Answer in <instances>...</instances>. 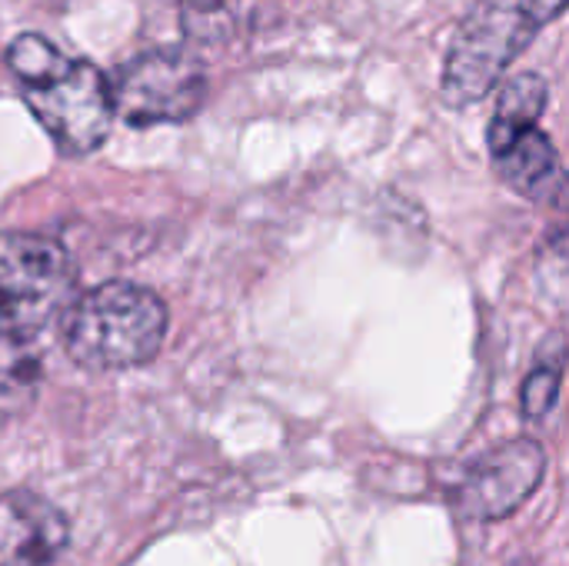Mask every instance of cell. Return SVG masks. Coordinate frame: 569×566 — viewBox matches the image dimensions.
<instances>
[{
    "label": "cell",
    "mask_w": 569,
    "mask_h": 566,
    "mask_svg": "<svg viewBox=\"0 0 569 566\" xmlns=\"http://www.w3.org/2000/svg\"><path fill=\"white\" fill-rule=\"evenodd\" d=\"M7 67L43 130L63 153L97 150L117 117L113 83L80 57L40 33H20L7 47Z\"/></svg>",
    "instance_id": "obj_1"
},
{
    "label": "cell",
    "mask_w": 569,
    "mask_h": 566,
    "mask_svg": "<svg viewBox=\"0 0 569 566\" xmlns=\"http://www.w3.org/2000/svg\"><path fill=\"white\" fill-rule=\"evenodd\" d=\"M167 304L137 284H103L63 314V350L87 370H130L153 360L167 337Z\"/></svg>",
    "instance_id": "obj_2"
},
{
    "label": "cell",
    "mask_w": 569,
    "mask_h": 566,
    "mask_svg": "<svg viewBox=\"0 0 569 566\" xmlns=\"http://www.w3.org/2000/svg\"><path fill=\"white\" fill-rule=\"evenodd\" d=\"M537 30V20L520 0H473L443 63V100L450 107H470L483 100L510 70V63L530 47Z\"/></svg>",
    "instance_id": "obj_3"
},
{
    "label": "cell",
    "mask_w": 569,
    "mask_h": 566,
    "mask_svg": "<svg viewBox=\"0 0 569 566\" xmlns=\"http://www.w3.org/2000/svg\"><path fill=\"white\" fill-rule=\"evenodd\" d=\"M207 100L203 63L173 47L147 50L120 67L113 80V107L133 127L190 120Z\"/></svg>",
    "instance_id": "obj_4"
},
{
    "label": "cell",
    "mask_w": 569,
    "mask_h": 566,
    "mask_svg": "<svg viewBox=\"0 0 569 566\" xmlns=\"http://www.w3.org/2000/svg\"><path fill=\"white\" fill-rule=\"evenodd\" d=\"M70 290V264L57 240L40 234H0V320L30 334Z\"/></svg>",
    "instance_id": "obj_5"
},
{
    "label": "cell",
    "mask_w": 569,
    "mask_h": 566,
    "mask_svg": "<svg viewBox=\"0 0 569 566\" xmlns=\"http://www.w3.org/2000/svg\"><path fill=\"white\" fill-rule=\"evenodd\" d=\"M547 454L533 437L507 440L467 470L460 507L473 520H507L537 494Z\"/></svg>",
    "instance_id": "obj_6"
},
{
    "label": "cell",
    "mask_w": 569,
    "mask_h": 566,
    "mask_svg": "<svg viewBox=\"0 0 569 566\" xmlns=\"http://www.w3.org/2000/svg\"><path fill=\"white\" fill-rule=\"evenodd\" d=\"M67 517L30 490L0 497V566H47L67 547Z\"/></svg>",
    "instance_id": "obj_7"
},
{
    "label": "cell",
    "mask_w": 569,
    "mask_h": 566,
    "mask_svg": "<svg viewBox=\"0 0 569 566\" xmlns=\"http://www.w3.org/2000/svg\"><path fill=\"white\" fill-rule=\"evenodd\" d=\"M493 167L520 197L547 207H569V173L560 163L553 140L540 127L527 130L503 153H497Z\"/></svg>",
    "instance_id": "obj_8"
},
{
    "label": "cell",
    "mask_w": 569,
    "mask_h": 566,
    "mask_svg": "<svg viewBox=\"0 0 569 566\" xmlns=\"http://www.w3.org/2000/svg\"><path fill=\"white\" fill-rule=\"evenodd\" d=\"M547 80L537 70H523L513 73L510 80H503L500 93H497V110L487 130V147L490 153H503L517 137H523L527 130L537 127V120L547 110Z\"/></svg>",
    "instance_id": "obj_9"
},
{
    "label": "cell",
    "mask_w": 569,
    "mask_h": 566,
    "mask_svg": "<svg viewBox=\"0 0 569 566\" xmlns=\"http://www.w3.org/2000/svg\"><path fill=\"white\" fill-rule=\"evenodd\" d=\"M263 17V0H183L180 27L193 43H227Z\"/></svg>",
    "instance_id": "obj_10"
},
{
    "label": "cell",
    "mask_w": 569,
    "mask_h": 566,
    "mask_svg": "<svg viewBox=\"0 0 569 566\" xmlns=\"http://www.w3.org/2000/svg\"><path fill=\"white\" fill-rule=\"evenodd\" d=\"M43 384V357L30 334H0V414H17L30 407Z\"/></svg>",
    "instance_id": "obj_11"
},
{
    "label": "cell",
    "mask_w": 569,
    "mask_h": 566,
    "mask_svg": "<svg viewBox=\"0 0 569 566\" xmlns=\"http://www.w3.org/2000/svg\"><path fill=\"white\" fill-rule=\"evenodd\" d=\"M563 370H567V340H563V334H550V340L540 347L537 364L523 384V417L527 420H540L553 410V404L560 397Z\"/></svg>",
    "instance_id": "obj_12"
},
{
    "label": "cell",
    "mask_w": 569,
    "mask_h": 566,
    "mask_svg": "<svg viewBox=\"0 0 569 566\" xmlns=\"http://www.w3.org/2000/svg\"><path fill=\"white\" fill-rule=\"evenodd\" d=\"M567 7H569V0H527V10H530V17L537 20V27H543V23L557 20Z\"/></svg>",
    "instance_id": "obj_13"
}]
</instances>
